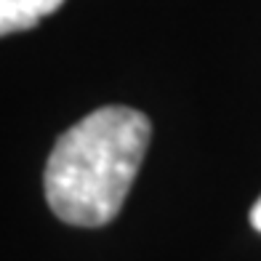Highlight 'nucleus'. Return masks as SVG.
Here are the masks:
<instances>
[{
  "label": "nucleus",
  "instance_id": "f257e3e1",
  "mask_svg": "<svg viewBox=\"0 0 261 261\" xmlns=\"http://www.w3.org/2000/svg\"><path fill=\"white\" fill-rule=\"evenodd\" d=\"M149 117L99 107L56 139L45 165V200L62 221L104 227L123 208L149 144Z\"/></svg>",
  "mask_w": 261,
  "mask_h": 261
},
{
  "label": "nucleus",
  "instance_id": "7ed1b4c3",
  "mask_svg": "<svg viewBox=\"0 0 261 261\" xmlns=\"http://www.w3.org/2000/svg\"><path fill=\"white\" fill-rule=\"evenodd\" d=\"M251 224H253L256 232H261V197L256 200L253 208H251Z\"/></svg>",
  "mask_w": 261,
  "mask_h": 261
},
{
  "label": "nucleus",
  "instance_id": "f03ea898",
  "mask_svg": "<svg viewBox=\"0 0 261 261\" xmlns=\"http://www.w3.org/2000/svg\"><path fill=\"white\" fill-rule=\"evenodd\" d=\"M64 0H0V32H21L54 14Z\"/></svg>",
  "mask_w": 261,
  "mask_h": 261
}]
</instances>
